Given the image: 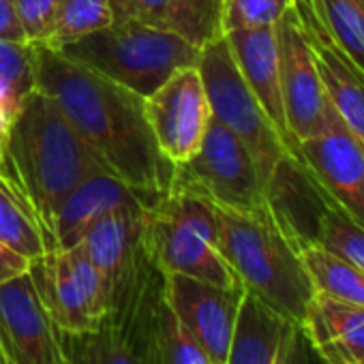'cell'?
Listing matches in <instances>:
<instances>
[{
    "mask_svg": "<svg viewBox=\"0 0 364 364\" xmlns=\"http://www.w3.org/2000/svg\"><path fill=\"white\" fill-rule=\"evenodd\" d=\"M264 198L270 217L298 251L319 245L321 219L332 200L298 156L287 152L277 161L264 182Z\"/></svg>",
    "mask_w": 364,
    "mask_h": 364,
    "instance_id": "obj_14",
    "label": "cell"
},
{
    "mask_svg": "<svg viewBox=\"0 0 364 364\" xmlns=\"http://www.w3.org/2000/svg\"><path fill=\"white\" fill-rule=\"evenodd\" d=\"M33 202L52 249V221L60 202L86 178L107 171L99 154L82 139L52 97L33 90L11 120L5 165Z\"/></svg>",
    "mask_w": 364,
    "mask_h": 364,
    "instance_id": "obj_2",
    "label": "cell"
},
{
    "mask_svg": "<svg viewBox=\"0 0 364 364\" xmlns=\"http://www.w3.org/2000/svg\"><path fill=\"white\" fill-rule=\"evenodd\" d=\"M304 37L311 46L321 86L341 118L364 139V75L330 37L313 0H294Z\"/></svg>",
    "mask_w": 364,
    "mask_h": 364,
    "instance_id": "obj_16",
    "label": "cell"
},
{
    "mask_svg": "<svg viewBox=\"0 0 364 364\" xmlns=\"http://www.w3.org/2000/svg\"><path fill=\"white\" fill-rule=\"evenodd\" d=\"M0 355H3V353H0Z\"/></svg>",
    "mask_w": 364,
    "mask_h": 364,
    "instance_id": "obj_37",
    "label": "cell"
},
{
    "mask_svg": "<svg viewBox=\"0 0 364 364\" xmlns=\"http://www.w3.org/2000/svg\"><path fill=\"white\" fill-rule=\"evenodd\" d=\"M0 240L31 262L54 251L33 202L7 171H0Z\"/></svg>",
    "mask_w": 364,
    "mask_h": 364,
    "instance_id": "obj_21",
    "label": "cell"
},
{
    "mask_svg": "<svg viewBox=\"0 0 364 364\" xmlns=\"http://www.w3.org/2000/svg\"><path fill=\"white\" fill-rule=\"evenodd\" d=\"M196 69L202 77L213 118L242 139L257 165L262 182H266L277 161L289 148L245 82L225 35L200 50Z\"/></svg>",
    "mask_w": 364,
    "mask_h": 364,
    "instance_id": "obj_6",
    "label": "cell"
},
{
    "mask_svg": "<svg viewBox=\"0 0 364 364\" xmlns=\"http://www.w3.org/2000/svg\"><path fill=\"white\" fill-rule=\"evenodd\" d=\"M163 196L133 189L109 171L86 178L60 202L52 221V238L56 249H69L82 242L95 221L122 206L152 208Z\"/></svg>",
    "mask_w": 364,
    "mask_h": 364,
    "instance_id": "obj_17",
    "label": "cell"
},
{
    "mask_svg": "<svg viewBox=\"0 0 364 364\" xmlns=\"http://www.w3.org/2000/svg\"><path fill=\"white\" fill-rule=\"evenodd\" d=\"M234 60L257 97L259 105L281 133L289 152L298 156V141L287 129L283 97H281V77H279V52H277V33L274 26L266 28H245L225 33Z\"/></svg>",
    "mask_w": 364,
    "mask_h": 364,
    "instance_id": "obj_18",
    "label": "cell"
},
{
    "mask_svg": "<svg viewBox=\"0 0 364 364\" xmlns=\"http://www.w3.org/2000/svg\"><path fill=\"white\" fill-rule=\"evenodd\" d=\"M28 268H31V259L16 253L11 247H7L3 240H0V283L11 281L20 274L28 272Z\"/></svg>",
    "mask_w": 364,
    "mask_h": 364,
    "instance_id": "obj_32",
    "label": "cell"
},
{
    "mask_svg": "<svg viewBox=\"0 0 364 364\" xmlns=\"http://www.w3.org/2000/svg\"><path fill=\"white\" fill-rule=\"evenodd\" d=\"M37 88L52 97L107 171L139 191L165 196L173 163L163 154L146 116V99L109 77L35 46Z\"/></svg>",
    "mask_w": 364,
    "mask_h": 364,
    "instance_id": "obj_1",
    "label": "cell"
},
{
    "mask_svg": "<svg viewBox=\"0 0 364 364\" xmlns=\"http://www.w3.org/2000/svg\"><path fill=\"white\" fill-rule=\"evenodd\" d=\"M319 245L364 272V228L358 225L334 202L323 213Z\"/></svg>",
    "mask_w": 364,
    "mask_h": 364,
    "instance_id": "obj_27",
    "label": "cell"
},
{
    "mask_svg": "<svg viewBox=\"0 0 364 364\" xmlns=\"http://www.w3.org/2000/svg\"><path fill=\"white\" fill-rule=\"evenodd\" d=\"M146 116L159 148L173 165L191 159L213 118L198 69H178L146 99Z\"/></svg>",
    "mask_w": 364,
    "mask_h": 364,
    "instance_id": "obj_13",
    "label": "cell"
},
{
    "mask_svg": "<svg viewBox=\"0 0 364 364\" xmlns=\"http://www.w3.org/2000/svg\"><path fill=\"white\" fill-rule=\"evenodd\" d=\"M169 191H189L242 213L266 208L264 182L249 148L215 118H210L198 152L173 165Z\"/></svg>",
    "mask_w": 364,
    "mask_h": 364,
    "instance_id": "obj_7",
    "label": "cell"
},
{
    "mask_svg": "<svg viewBox=\"0 0 364 364\" xmlns=\"http://www.w3.org/2000/svg\"><path fill=\"white\" fill-rule=\"evenodd\" d=\"M163 296L185 330L215 364H225L245 287H221L185 274H165Z\"/></svg>",
    "mask_w": 364,
    "mask_h": 364,
    "instance_id": "obj_12",
    "label": "cell"
},
{
    "mask_svg": "<svg viewBox=\"0 0 364 364\" xmlns=\"http://www.w3.org/2000/svg\"><path fill=\"white\" fill-rule=\"evenodd\" d=\"M274 33L287 129L296 141H302L323 131L332 103L321 86L311 46L294 5L274 24Z\"/></svg>",
    "mask_w": 364,
    "mask_h": 364,
    "instance_id": "obj_9",
    "label": "cell"
},
{
    "mask_svg": "<svg viewBox=\"0 0 364 364\" xmlns=\"http://www.w3.org/2000/svg\"><path fill=\"white\" fill-rule=\"evenodd\" d=\"M330 37L364 75V7L358 0H313Z\"/></svg>",
    "mask_w": 364,
    "mask_h": 364,
    "instance_id": "obj_25",
    "label": "cell"
},
{
    "mask_svg": "<svg viewBox=\"0 0 364 364\" xmlns=\"http://www.w3.org/2000/svg\"><path fill=\"white\" fill-rule=\"evenodd\" d=\"M28 272L43 304L63 332H95L107 319V283L82 242L69 249L48 251L31 262Z\"/></svg>",
    "mask_w": 364,
    "mask_h": 364,
    "instance_id": "obj_8",
    "label": "cell"
},
{
    "mask_svg": "<svg viewBox=\"0 0 364 364\" xmlns=\"http://www.w3.org/2000/svg\"><path fill=\"white\" fill-rule=\"evenodd\" d=\"M112 22L114 18L107 0H65L56 28L43 48L63 50L65 46L75 43L95 31H101Z\"/></svg>",
    "mask_w": 364,
    "mask_h": 364,
    "instance_id": "obj_26",
    "label": "cell"
},
{
    "mask_svg": "<svg viewBox=\"0 0 364 364\" xmlns=\"http://www.w3.org/2000/svg\"><path fill=\"white\" fill-rule=\"evenodd\" d=\"M358 3H360V5H362V7H364V0H358Z\"/></svg>",
    "mask_w": 364,
    "mask_h": 364,
    "instance_id": "obj_35",
    "label": "cell"
},
{
    "mask_svg": "<svg viewBox=\"0 0 364 364\" xmlns=\"http://www.w3.org/2000/svg\"><path fill=\"white\" fill-rule=\"evenodd\" d=\"M141 345L146 364H215L206 349L171 313L165 296L156 298L146 313Z\"/></svg>",
    "mask_w": 364,
    "mask_h": 364,
    "instance_id": "obj_20",
    "label": "cell"
},
{
    "mask_svg": "<svg viewBox=\"0 0 364 364\" xmlns=\"http://www.w3.org/2000/svg\"><path fill=\"white\" fill-rule=\"evenodd\" d=\"M225 0H167L165 28L196 48L223 37Z\"/></svg>",
    "mask_w": 364,
    "mask_h": 364,
    "instance_id": "obj_24",
    "label": "cell"
},
{
    "mask_svg": "<svg viewBox=\"0 0 364 364\" xmlns=\"http://www.w3.org/2000/svg\"><path fill=\"white\" fill-rule=\"evenodd\" d=\"M0 82L11 90L20 105L33 90H37L35 46L0 39Z\"/></svg>",
    "mask_w": 364,
    "mask_h": 364,
    "instance_id": "obj_28",
    "label": "cell"
},
{
    "mask_svg": "<svg viewBox=\"0 0 364 364\" xmlns=\"http://www.w3.org/2000/svg\"><path fill=\"white\" fill-rule=\"evenodd\" d=\"M107 5L114 22H139L165 28L167 0H107Z\"/></svg>",
    "mask_w": 364,
    "mask_h": 364,
    "instance_id": "obj_31",
    "label": "cell"
},
{
    "mask_svg": "<svg viewBox=\"0 0 364 364\" xmlns=\"http://www.w3.org/2000/svg\"><path fill=\"white\" fill-rule=\"evenodd\" d=\"M0 39L3 41H26L18 11H16V0H0Z\"/></svg>",
    "mask_w": 364,
    "mask_h": 364,
    "instance_id": "obj_33",
    "label": "cell"
},
{
    "mask_svg": "<svg viewBox=\"0 0 364 364\" xmlns=\"http://www.w3.org/2000/svg\"><path fill=\"white\" fill-rule=\"evenodd\" d=\"M58 52L144 99L178 69L198 67L200 60V48L171 31L139 22H112Z\"/></svg>",
    "mask_w": 364,
    "mask_h": 364,
    "instance_id": "obj_4",
    "label": "cell"
},
{
    "mask_svg": "<svg viewBox=\"0 0 364 364\" xmlns=\"http://www.w3.org/2000/svg\"><path fill=\"white\" fill-rule=\"evenodd\" d=\"M0 353L5 364H65L63 330L31 272L0 283Z\"/></svg>",
    "mask_w": 364,
    "mask_h": 364,
    "instance_id": "obj_11",
    "label": "cell"
},
{
    "mask_svg": "<svg viewBox=\"0 0 364 364\" xmlns=\"http://www.w3.org/2000/svg\"><path fill=\"white\" fill-rule=\"evenodd\" d=\"M65 364H146L135 328L103 323L95 332H63Z\"/></svg>",
    "mask_w": 364,
    "mask_h": 364,
    "instance_id": "obj_22",
    "label": "cell"
},
{
    "mask_svg": "<svg viewBox=\"0 0 364 364\" xmlns=\"http://www.w3.org/2000/svg\"><path fill=\"white\" fill-rule=\"evenodd\" d=\"M0 171H3V163H0Z\"/></svg>",
    "mask_w": 364,
    "mask_h": 364,
    "instance_id": "obj_36",
    "label": "cell"
},
{
    "mask_svg": "<svg viewBox=\"0 0 364 364\" xmlns=\"http://www.w3.org/2000/svg\"><path fill=\"white\" fill-rule=\"evenodd\" d=\"M294 0H225L223 33L274 26Z\"/></svg>",
    "mask_w": 364,
    "mask_h": 364,
    "instance_id": "obj_29",
    "label": "cell"
},
{
    "mask_svg": "<svg viewBox=\"0 0 364 364\" xmlns=\"http://www.w3.org/2000/svg\"><path fill=\"white\" fill-rule=\"evenodd\" d=\"M65 0H16L18 20L26 43L46 46L56 28Z\"/></svg>",
    "mask_w": 364,
    "mask_h": 364,
    "instance_id": "obj_30",
    "label": "cell"
},
{
    "mask_svg": "<svg viewBox=\"0 0 364 364\" xmlns=\"http://www.w3.org/2000/svg\"><path fill=\"white\" fill-rule=\"evenodd\" d=\"M0 364H5V358L3 355H0Z\"/></svg>",
    "mask_w": 364,
    "mask_h": 364,
    "instance_id": "obj_34",
    "label": "cell"
},
{
    "mask_svg": "<svg viewBox=\"0 0 364 364\" xmlns=\"http://www.w3.org/2000/svg\"><path fill=\"white\" fill-rule=\"evenodd\" d=\"M217 219L221 253L245 291L302 323L317 291L300 251L279 230L268 208L242 213L217 206Z\"/></svg>",
    "mask_w": 364,
    "mask_h": 364,
    "instance_id": "obj_3",
    "label": "cell"
},
{
    "mask_svg": "<svg viewBox=\"0 0 364 364\" xmlns=\"http://www.w3.org/2000/svg\"><path fill=\"white\" fill-rule=\"evenodd\" d=\"M298 159L330 200L364 228V139L334 105H330L323 131L298 141Z\"/></svg>",
    "mask_w": 364,
    "mask_h": 364,
    "instance_id": "obj_10",
    "label": "cell"
},
{
    "mask_svg": "<svg viewBox=\"0 0 364 364\" xmlns=\"http://www.w3.org/2000/svg\"><path fill=\"white\" fill-rule=\"evenodd\" d=\"M300 326L321 364H364V306L315 294Z\"/></svg>",
    "mask_w": 364,
    "mask_h": 364,
    "instance_id": "obj_19",
    "label": "cell"
},
{
    "mask_svg": "<svg viewBox=\"0 0 364 364\" xmlns=\"http://www.w3.org/2000/svg\"><path fill=\"white\" fill-rule=\"evenodd\" d=\"M146 240L163 274H185L221 287L240 281L219 247L217 206L189 191H169L146 210Z\"/></svg>",
    "mask_w": 364,
    "mask_h": 364,
    "instance_id": "obj_5",
    "label": "cell"
},
{
    "mask_svg": "<svg viewBox=\"0 0 364 364\" xmlns=\"http://www.w3.org/2000/svg\"><path fill=\"white\" fill-rule=\"evenodd\" d=\"M302 326L245 291L225 364H313Z\"/></svg>",
    "mask_w": 364,
    "mask_h": 364,
    "instance_id": "obj_15",
    "label": "cell"
},
{
    "mask_svg": "<svg viewBox=\"0 0 364 364\" xmlns=\"http://www.w3.org/2000/svg\"><path fill=\"white\" fill-rule=\"evenodd\" d=\"M300 257L317 294L364 306V272L353 264L321 245L300 249Z\"/></svg>",
    "mask_w": 364,
    "mask_h": 364,
    "instance_id": "obj_23",
    "label": "cell"
}]
</instances>
